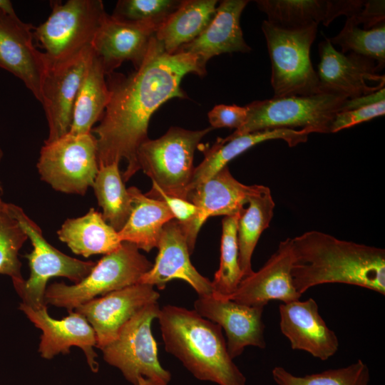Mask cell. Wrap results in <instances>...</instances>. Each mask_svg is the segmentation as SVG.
<instances>
[{
  "label": "cell",
  "instance_id": "cell-1",
  "mask_svg": "<svg viewBox=\"0 0 385 385\" xmlns=\"http://www.w3.org/2000/svg\"><path fill=\"white\" fill-rule=\"evenodd\" d=\"M189 73L203 76L206 71L193 55L166 53L155 36L138 70L127 76L113 72L107 75L110 100L100 124L91 130L97 138L99 168L125 159L128 165L123 181L140 170L137 152L148 139L151 115L172 98H188L180 82Z\"/></svg>",
  "mask_w": 385,
  "mask_h": 385
},
{
  "label": "cell",
  "instance_id": "cell-2",
  "mask_svg": "<svg viewBox=\"0 0 385 385\" xmlns=\"http://www.w3.org/2000/svg\"><path fill=\"white\" fill-rule=\"evenodd\" d=\"M292 283L301 295L312 287L342 283L385 295V250L316 230L291 238Z\"/></svg>",
  "mask_w": 385,
  "mask_h": 385
},
{
  "label": "cell",
  "instance_id": "cell-3",
  "mask_svg": "<svg viewBox=\"0 0 385 385\" xmlns=\"http://www.w3.org/2000/svg\"><path fill=\"white\" fill-rule=\"evenodd\" d=\"M165 350L197 379L219 385H246V378L230 356L222 328L195 310L173 305L160 309Z\"/></svg>",
  "mask_w": 385,
  "mask_h": 385
},
{
  "label": "cell",
  "instance_id": "cell-4",
  "mask_svg": "<svg viewBox=\"0 0 385 385\" xmlns=\"http://www.w3.org/2000/svg\"><path fill=\"white\" fill-rule=\"evenodd\" d=\"M318 24L284 29L267 20L262 24L271 61L274 97L322 93L310 58Z\"/></svg>",
  "mask_w": 385,
  "mask_h": 385
},
{
  "label": "cell",
  "instance_id": "cell-5",
  "mask_svg": "<svg viewBox=\"0 0 385 385\" xmlns=\"http://www.w3.org/2000/svg\"><path fill=\"white\" fill-rule=\"evenodd\" d=\"M153 263L133 244L123 242L120 247L105 255L81 282L71 285L55 282L46 287V304L71 312L78 306L113 291L139 283Z\"/></svg>",
  "mask_w": 385,
  "mask_h": 385
},
{
  "label": "cell",
  "instance_id": "cell-6",
  "mask_svg": "<svg viewBox=\"0 0 385 385\" xmlns=\"http://www.w3.org/2000/svg\"><path fill=\"white\" fill-rule=\"evenodd\" d=\"M346 98L332 93L291 96L247 105L245 124L231 138L265 130L301 128L312 133H331V125Z\"/></svg>",
  "mask_w": 385,
  "mask_h": 385
},
{
  "label": "cell",
  "instance_id": "cell-7",
  "mask_svg": "<svg viewBox=\"0 0 385 385\" xmlns=\"http://www.w3.org/2000/svg\"><path fill=\"white\" fill-rule=\"evenodd\" d=\"M51 5L48 18L34 31L48 66L66 62L92 46L107 14L101 0L55 1Z\"/></svg>",
  "mask_w": 385,
  "mask_h": 385
},
{
  "label": "cell",
  "instance_id": "cell-8",
  "mask_svg": "<svg viewBox=\"0 0 385 385\" xmlns=\"http://www.w3.org/2000/svg\"><path fill=\"white\" fill-rule=\"evenodd\" d=\"M212 129L190 130L171 127L160 138L147 139L137 152L140 170L165 193L186 200L195 168V150Z\"/></svg>",
  "mask_w": 385,
  "mask_h": 385
},
{
  "label": "cell",
  "instance_id": "cell-9",
  "mask_svg": "<svg viewBox=\"0 0 385 385\" xmlns=\"http://www.w3.org/2000/svg\"><path fill=\"white\" fill-rule=\"evenodd\" d=\"M6 207L19 222L33 246L32 252L24 255L29 261V277L14 286L22 299L21 303L33 309L41 308L46 306L45 292L51 278L63 277L76 284L88 275L96 262L80 260L63 254L46 241L41 229L21 207L6 202Z\"/></svg>",
  "mask_w": 385,
  "mask_h": 385
},
{
  "label": "cell",
  "instance_id": "cell-10",
  "mask_svg": "<svg viewBox=\"0 0 385 385\" xmlns=\"http://www.w3.org/2000/svg\"><path fill=\"white\" fill-rule=\"evenodd\" d=\"M36 166L41 179L54 190L83 195L92 187L99 170L97 138L91 132L68 133L56 140L44 142Z\"/></svg>",
  "mask_w": 385,
  "mask_h": 385
},
{
  "label": "cell",
  "instance_id": "cell-11",
  "mask_svg": "<svg viewBox=\"0 0 385 385\" xmlns=\"http://www.w3.org/2000/svg\"><path fill=\"white\" fill-rule=\"evenodd\" d=\"M157 302L143 307L120 329L116 339L101 349L104 360L120 370L133 385L143 377L168 384L170 373L160 365L151 323L158 317Z\"/></svg>",
  "mask_w": 385,
  "mask_h": 385
},
{
  "label": "cell",
  "instance_id": "cell-12",
  "mask_svg": "<svg viewBox=\"0 0 385 385\" xmlns=\"http://www.w3.org/2000/svg\"><path fill=\"white\" fill-rule=\"evenodd\" d=\"M320 61L317 71L322 93L346 99L358 98L384 88V75L375 61L368 57L337 51L328 38L319 44Z\"/></svg>",
  "mask_w": 385,
  "mask_h": 385
},
{
  "label": "cell",
  "instance_id": "cell-13",
  "mask_svg": "<svg viewBox=\"0 0 385 385\" xmlns=\"http://www.w3.org/2000/svg\"><path fill=\"white\" fill-rule=\"evenodd\" d=\"M93 55L91 46L66 62L48 66L40 101L48 126L44 142L56 140L68 133L75 100Z\"/></svg>",
  "mask_w": 385,
  "mask_h": 385
},
{
  "label": "cell",
  "instance_id": "cell-14",
  "mask_svg": "<svg viewBox=\"0 0 385 385\" xmlns=\"http://www.w3.org/2000/svg\"><path fill=\"white\" fill-rule=\"evenodd\" d=\"M261 186L241 183L232 175L227 165L192 189L186 200L195 205L197 213L189 222L180 224L190 253H192L199 230L208 217L241 212L250 197L256 194Z\"/></svg>",
  "mask_w": 385,
  "mask_h": 385
},
{
  "label": "cell",
  "instance_id": "cell-15",
  "mask_svg": "<svg viewBox=\"0 0 385 385\" xmlns=\"http://www.w3.org/2000/svg\"><path fill=\"white\" fill-rule=\"evenodd\" d=\"M160 294L153 286L138 283L94 298L75 309L93 327L96 347L114 341L120 329L146 305L157 302Z\"/></svg>",
  "mask_w": 385,
  "mask_h": 385
},
{
  "label": "cell",
  "instance_id": "cell-16",
  "mask_svg": "<svg viewBox=\"0 0 385 385\" xmlns=\"http://www.w3.org/2000/svg\"><path fill=\"white\" fill-rule=\"evenodd\" d=\"M34 29L17 15L0 10V67L21 79L40 102L48 63L34 43Z\"/></svg>",
  "mask_w": 385,
  "mask_h": 385
},
{
  "label": "cell",
  "instance_id": "cell-17",
  "mask_svg": "<svg viewBox=\"0 0 385 385\" xmlns=\"http://www.w3.org/2000/svg\"><path fill=\"white\" fill-rule=\"evenodd\" d=\"M194 307L200 316L225 330L227 351L232 359L240 356L247 346L265 348L262 322L265 307L242 304L212 293L199 296Z\"/></svg>",
  "mask_w": 385,
  "mask_h": 385
},
{
  "label": "cell",
  "instance_id": "cell-18",
  "mask_svg": "<svg viewBox=\"0 0 385 385\" xmlns=\"http://www.w3.org/2000/svg\"><path fill=\"white\" fill-rule=\"evenodd\" d=\"M19 309L28 319L42 331L38 351L41 356L51 359L58 354H68L73 346L81 349L87 362L93 372L98 370L95 332L86 319L77 312H69L67 317L56 319L50 317L47 307L33 309L23 303Z\"/></svg>",
  "mask_w": 385,
  "mask_h": 385
},
{
  "label": "cell",
  "instance_id": "cell-19",
  "mask_svg": "<svg viewBox=\"0 0 385 385\" xmlns=\"http://www.w3.org/2000/svg\"><path fill=\"white\" fill-rule=\"evenodd\" d=\"M292 247L289 237L279 242L277 250L260 270L243 278L237 289L224 298L248 306L262 307L272 299L284 303L299 300L301 294L292 283Z\"/></svg>",
  "mask_w": 385,
  "mask_h": 385
},
{
  "label": "cell",
  "instance_id": "cell-20",
  "mask_svg": "<svg viewBox=\"0 0 385 385\" xmlns=\"http://www.w3.org/2000/svg\"><path fill=\"white\" fill-rule=\"evenodd\" d=\"M156 32L152 26L121 21L106 14L92 43L106 75L125 61H130L138 70Z\"/></svg>",
  "mask_w": 385,
  "mask_h": 385
},
{
  "label": "cell",
  "instance_id": "cell-21",
  "mask_svg": "<svg viewBox=\"0 0 385 385\" xmlns=\"http://www.w3.org/2000/svg\"><path fill=\"white\" fill-rule=\"evenodd\" d=\"M157 247L155 263L139 283L162 290L168 282L178 279L188 283L199 296L212 293V282L200 274L190 262L187 241L177 220L165 225Z\"/></svg>",
  "mask_w": 385,
  "mask_h": 385
},
{
  "label": "cell",
  "instance_id": "cell-22",
  "mask_svg": "<svg viewBox=\"0 0 385 385\" xmlns=\"http://www.w3.org/2000/svg\"><path fill=\"white\" fill-rule=\"evenodd\" d=\"M279 311L281 332L292 349L304 350L323 361L337 353L338 338L319 314L314 299L281 304Z\"/></svg>",
  "mask_w": 385,
  "mask_h": 385
},
{
  "label": "cell",
  "instance_id": "cell-23",
  "mask_svg": "<svg viewBox=\"0 0 385 385\" xmlns=\"http://www.w3.org/2000/svg\"><path fill=\"white\" fill-rule=\"evenodd\" d=\"M247 0H223L217 6L212 20L194 40L176 52L195 56L204 71L209 59L225 53H247L251 48L245 42L240 26L241 14ZM175 52V53H176Z\"/></svg>",
  "mask_w": 385,
  "mask_h": 385
},
{
  "label": "cell",
  "instance_id": "cell-24",
  "mask_svg": "<svg viewBox=\"0 0 385 385\" xmlns=\"http://www.w3.org/2000/svg\"><path fill=\"white\" fill-rule=\"evenodd\" d=\"M311 133L312 131L308 129L278 128L260 130L234 138H219L211 147L202 150L204 159L194 168L188 193L227 166L230 160L258 143L280 139L284 140L289 147H294L306 142Z\"/></svg>",
  "mask_w": 385,
  "mask_h": 385
},
{
  "label": "cell",
  "instance_id": "cell-25",
  "mask_svg": "<svg viewBox=\"0 0 385 385\" xmlns=\"http://www.w3.org/2000/svg\"><path fill=\"white\" fill-rule=\"evenodd\" d=\"M128 192L132 210L125 225L118 232V237L122 242L150 252L158 247L165 225L175 218L163 201L146 196L134 186L128 188Z\"/></svg>",
  "mask_w": 385,
  "mask_h": 385
},
{
  "label": "cell",
  "instance_id": "cell-26",
  "mask_svg": "<svg viewBox=\"0 0 385 385\" xmlns=\"http://www.w3.org/2000/svg\"><path fill=\"white\" fill-rule=\"evenodd\" d=\"M57 234L59 240L73 253L84 257L111 253L123 242L118 232L104 220L102 213L93 208L81 217L67 219Z\"/></svg>",
  "mask_w": 385,
  "mask_h": 385
},
{
  "label": "cell",
  "instance_id": "cell-27",
  "mask_svg": "<svg viewBox=\"0 0 385 385\" xmlns=\"http://www.w3.org/2000/svg\"><path fill=\"white\" fill-rule=\"evenodd\" d=\"M217 1L183 0L178 9L155 33L169 54L197 38L214 18Z\"/></svg>",
  "mask_w": 385,
  "mask_h": 385
},
{
  "label": "cell",
  "instance_id": "cell-28",
  "mask_svg": "<svg viewBox=\"0 0 385 385\" xmlns=\"http://www.w3.org/2000/svg\"><path fill=\"white\" fill-rule=\"evenodd\" d=\"M106 76L100 60L94 53L75 100L69 133H91L93 125L101 119L110 100Z\"/></svg>",
  "mask_w": 385,
  "mask_h": 385
},
{
  "label": "cell",
  "instance_id": "cell-29",
  "mask_svg": "<svg viewBox=\"0 0 385 385\" xmlns=\"http://www.w3.org/2000/svg\"><path fill=\"white\" fill-rule=\"evenodd\" d=\"M247 205V207L240 213L237 228L238 261L242 279L254 272L252 256L260 235L270 225L275 206L270 188L265 185L250 197Z\"/></svg>",
  "mask_w": 385,
  "mask_h": 385
},
{
  "label": "cell",
  "instance_id": "cell-30",
  "mask_svg": "<svg viewBox=\"0 0 385 385\" xmlns=\"http://www.w3.org/2000/svg\"><path fill=\"white\" fill-rule=\"evenodd\" d=\"M267 21L284 29H298L312 24L324 26L338 17L337 3L331 0H257Z\"/></svg>",
  "mask_w": 385,
  "mask_h": 385
},
{
  "label": "cell",
  "instance_id": "cell-31",
  "mask_svg": "<svg viewBox=\"0 0 385 385\" xmlns=\"http://www.w3.org/2000/svg\"><path fill=\"white\" fill-rule=\"evenodd\" d=\"M118 165L112 163L99 168L92 185L103 209V217L117 232L124 227L132 210L131 199Z\"/></svg>",
  "mask_w": 385,
  "mask_h": 385
},
{
  "label": "cell",
  "instance_id": "cell-32",
  "mask_svg": "<svg viewBox=\"0 0 385 385\" xmlns=\"http://www.w3.org/2000/svg\"><path fill=\"white\" fill-rule=\"evenodd\" d=\"M240 213L225 216L222 221L220 266L211 281L212 294L217 297H226L232 294L242 279L237 240Z\"/></svg>",
  "mask_w": 385,
  "mask_h": 385
},
{
  "label": "cell",
  "instance_id": "cell-33",
  "mask_svg": "<svg viewBox=\"0 0 385 385\" xmlns=\"http://www.w3.org/2000/svg\"><path fill=\"white\" fill-rule=\"evenodd\" d=\"M330 43L341 48V53H354L373 59L381 71L385 64V24L371 29H361L349 19L342 31L328 38Z\"/></svg>",
  "mask_w": 385,
  "mask_h": 385
},
{
  "label": "cell",
  "instance_id": "cell-34",
  "mask_svg": "<svg viewBox=\"0 0 385 385\" xmlns=\"http://www.w3.org/2000/svg\"><path fill=\"white\" fill-rule=\"evenodd\" d=\"M272 373L277 385H368L370 380L369 368L361 359L346 367L304 376H294L281 366L274 367Z\"/></svg>",
  "mask_w": 385,
  "mask_h": 385
},
{
  "label": "cell",
  "instance_id": "cell-35",
  "mask_svg": "<svg viewBox=\"0 0 385 385\" xmlns=\"http://www.w3.org/2000/svg\"><path fill=\"white\" fill-rule=\"evenodd\" d=\"M28 237L6 202L0 200V274L11 277L14 287L22 283L21 262L19 252Z\"/></svg>",
  "mask_w": 385,
  "mask_h": 385
},
{
  "label": "cell",
  "instance_id": "cell-36",
  "mask_svg": "<svg viewBox=\"0 0 385 385\" xmlns=\"http://www.w3.org/2000/svg\"><path fill=\"white\" fill-rule=\"evenodd\" d=\"M183 0H119L112 16L128 22L145 24L157 31L178 9Z\"/></svg>",
  "mask_w": 385,
  "mask_h": 385
},
{
  "label": "cell",
  "instance_id": "cell-37",
  "mask_svg": "<svg viewBox=\"0 0 385 385\" xmlns=\"http://www.w3.org/2000/svg\"><path fill=\"white\" fill-rule=\"evenodd\" d=\"M385 113V100L356 107L351 110L338 112L331 125L330 133L351 128L359 123L370 120Z\"/></svg>",
  "mask_w": 385,
  "mask_h": 385
},
{
  "label": "cell",
  "instance_id": "cell-38",
  "mask_svg": "<svg viewBox=\"0 0 385 385\" xmlns=\"http://www.w3.org/2000/svg\"><path fill=\"white\" fill-rule=\"evenodd\" d=\"M247 113L246 106L220 104L214 106L207 116L212 129L227 127L237 130L246 122Z\"/></svg>",
  "mask_w": 385,
  "mask_h": 385
},
{
  "label": "cell",
  "instance_id": "cell-39",
  "mask_svg": "<svg viewBox=\"0 0 385 385\" xmlns=\"http://www.w3.org/2000/svg\"><path fill=\"white\" fill-rule=\"evenodd\" d=\"M145 194L149 197L165 202L175 220L181 225L189 222L197 213V207L192 202L183 198L169 195L154 184H152L151 190Z\"/></svg>",
  "mask_w": 385,
  "mask_h": 385
},
{
  "label": "cell",
  "instance_id": "cell-40",
  "mask_svg": "<svg viewBox=\"0 0 385 385\" xmlns=\"http://www.w3.org/2000/svg\"><path fill=\"white\" fill-rule=\"evenodd\" d=\"M0 10L11 16H16L11 1L9 0H0Z\"/></svg>",
  "mask_w": 385,
  "mask_h": 385
},
{
  "label": "cell",
  "instance_id": "cell-41",
  "mask_svg": "<svg viewBox=\"0 0 385 385\" xmlns=\"http://www.w3.org/2000/svg\"><path fill=\"white\" fill-rule=\"evenodd\" d=\"M138 385H168L163 382L140 377L138 379Z\"/></svg>",
  "mask_w": 385,
  "mask_h": 385
},
{
  "label": "cell",
  "instance_id": "cell-42",
  "mask_svg": "<svg viewBox=\"0 0 385 385\" xmlns=\"http://www.w3.org/2000/svg\"><path fill=\"white\" fill-rule=\"evenodd\" d=\"M3 156H4V153H3V150H1V148H0V163L3 158Z\"/></svg>",
  "mask_w": 385,
  "mask_h": 385
},
{
  "label": "cell",
  "instance_id": "cell-43",
  "mask_svg": "<svg viewBox=\"0 0 385 385\" xmlns=\"http://www.w3.org/2000/svg\"><path fill=\"white\" fill-rule=\"evenodd\" d=\"M2 193H3V188H2L1 185L0 183V200H1V196Z\"/></svg>",
  "mask_w": 385,
  "mask_h": 385
}]
</instances>
